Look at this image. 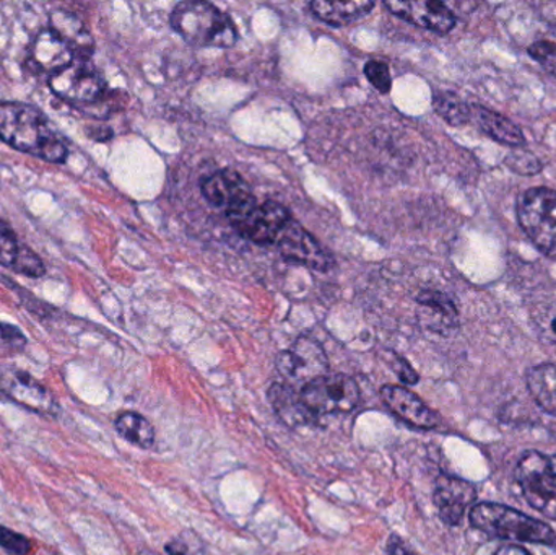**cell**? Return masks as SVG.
Listing matches in <instances>:
<instances>
[{
	"label": "cell",
	"instance_id": "obj_1",
	"mask_svg": "<svg viewBox=\"0 0 556 555\" xmlns=\"http://www.w3.org/2000/svg\"><path fill=\"white\" fill-rule=\"evenodd\" d=\"M0 140L49 163L67 160V143L48 116L31 104L0 100Z\"/></svg>",
	"mask_w": 556,
	"mask_h": 555
},
{
	"label": "cell",
	"instance_id": "obj_2",
	"mask_svg": "<svg viewBox=\"0 0 556 555\" xmlns=\"http://www.w3.org/2000/svg\"><path fill=\"white\" fill-rule=\"evenodd\" d=\"M469 521L476 530L496 540L556 547V533L547 524L506 505L486 502L473 505Z\"/></svg>",
	"mask_w": 556,
	"mask_h": 555
},
{
	"label": "cell",
	"instance_id": "obj_3",
	"mask_svg": "<svg viewBox=\"0 0 556 555\" xmlns=\"http://www.w3.org/2000/svg\"><path fill=\"white\" fill-rule=\"evenodd\" d=\"M172 26L186 41L202 48H230L238 31L227 13L208 2H181L172 13Z\"/></svg>",
	"mask_w": 556,
	"mask_h": 555
},
{
	"label": "cell",
	"instance_id": "obj_4",
	"mask_svg": "<svg viewBox=\"0 0 556 555\" xmlns=\"http://www.w3.org/2000/svg\"><path fill=\"white\" fill-rule=\"evenodd\" d=\"M515 476L528 504L556 521V455L532 450L519 459Z\"/></svg>",
	"mask_w": 556,
	"mask_h": 555
},
{
	"label": "cell",
	"instance_id": "obj_5",
	"mask_svg": "<svg viewBox=\"0 0 556 555\" xmlns=\"http://www.w3.org/2000/svg\"><path fill=\"white\" fill-rule=\"evenodd\" d=\"M518 220L529 240L556 260V191L532 188L518 201Z\"/></svg>",
	"mask_w": 556,
	"mask_h": 555
},
{
	"label": "cell",
	"instance_id": "obj_6",
	"mask_svg": "<svg viewBox=\"0 0 556 555\" xmlns=\"http://www.w3.org/2000/svg\"><path fill=\"white\" fill-rule=\"evenodd\" d=\"M52 93L75 106L103 100L106 84L90 59H75L71 65L49 77Z\"/></svg>",
	"mask_w": 556,
	"mask_h": 555
},
{
	"label": "cell",
	"instance_id": "obj_7",
	"mask_svg": "<svg viewBox=\"0 0 556 555\" xmlns=\"http://www.w3.org/2000/svg\"><path fill=\"white\" fill-rule=\"evenodd\" d=\"M301 400L316 416L350 413L358 404V384L346 375H323L301 390Z\"/></svg>",
	"mask_w": 556,
	"mask_h": 555
},
{
	"label": "cell",
	"instance_id": "obj_8",
	"mask_svg": "<svg viewBox=\"0 0 556 555\" xmlns=\"http://www.w3.org/2000/svg\"><path fill=\"white\" fill-rule=\"evenodd\" d=\"M202 194L214 207L227 212L231 225L250 214L257 202L248 182L231 169L212 173L201 181Z\"/></svg>",
	"mask_w": 556,
	"mask_h": 555
},
{
	"label": "cell",
	"instance_id": "obj_9",
	"mask_svg": "<svg viewBox=\"0 0 556 555\" xmlns=\"http://www.w3.org/2000/svg\"><path fill=\"white\" fill-rule=\"evenodd\" d=\"M0 393L39 416L55 417L61 413L54 394L31 375L18 368H5L0 371Z\"/></svg>",
	"mask_w": 556,
	"mask_h": 555
},
{
	"label": "cell",
	"instance_id": "obj_10",
	"mask_svg": "<svg viewBox=\"0 0 556 555\" xmlns=\"http://www.w3.org/2000/svg\"><path fill=\"white\" fill-rule=\"evenodd\" d=\"M329 362L319 342L311 338H300L290 351L281 352L277 357V368L291 388L296 384L306 387L309 381L326 375Z\"/></svg>",
	"mask_w": 556,
	"mask_h": 555
},
{
	"label": "cell",
	"instance_id": "obj_11",
	"mask_svg": "<svg viewBox=\"0 0 556 555\" xmlns=\"http://www.w3.org/2000/svg\"><path fill=\"white\" fill-rule=\"evenodd\" d=\"M290 222V214L283 205L267 201L257 204L250 214L233 224V227L254 243L270 244L277 243Z\"/></svg>",
	"mask_w": 556,
	"mask_h": 555
},
{
	"label": "cell",
	"instance_id": "obj_12",
	"mask_svg": "<svg viewBox=\"0 0 556 555\" xmlns=\"http://www.w3.org/2000/svg\"><path fill=\"white\" fill-rule=\"evenodd\" d=\"M277 244L281 256L291 263L316 270H329L332 267V256L296 222L291 220L287 225Z\"/></svg>",
	"mask_w": 556,
	"mask_h": 555
},
{
	"label": "cell",
	"instance_id": "obj_13",
	"mask_svg": "<svg viewBox=\"0 0 556 555\" xmlns=\"http://www.w3.org/2000/svg\"><path fill=\"white\" fill-rule=\"evenodd\" d=\"M433 501L441 520L450 527H457L467 508L477 501V489L472 482L443 475L438 478Z\"/></svg>",
	"mask_w": 556,
	"mask_h": 555
},
{
	"label": "cell",
	"instance_id": "obj_14",
	"mask_svg": "<svg viewBox=\"0 0 556 555\" xmlns=\"http://www.w3.org/2000/svg\"><path fill=\"white\" fill-rule=\"evenodd\" d=\"M381 398L392 414L415 429L431 430L440 426V414L407 388L386 384L381 388Z\"/></svg>",
	"mask_w": 556,
	"mask_h": 555
},
{
	"label": "cell",
	"instance_id": "obj_15",
	"mask_svg": "<svg viewBox=\"0 0 556 555\" xmlns=\"http://www.w3.org/2000/svg\"><path fill=\"white\" fill-rule=\"evenodd\" d=\"M386 7L391 10L399 18L405 22L414 23L420 28L430 29V31L450 33L456 25V16L441 2H399L391 0L386 2Z\"/></svg>",
	"mask_w": 556,
	"mask_h": 555
},
{
	"label": "cell",
	"instance_id": "obj_16",
	"mask_svg": "<svg viewBox=\"0 0 556 555\" xmlns=\"http://www.w3.org/2000/svg\"><path fill=\"white\" fill-rule=\"evenodd\" d=\"M0 266L28 277H42L46 266L38 254L20 241L13 228L0 218Z\"/></svg>",
	"mask_w": 556,
	"mask_h": 555
},
{
	"label": "cell",
	"instance_id": "obj_17",
	"mask_svg": "<svg viewBox=\"0 0 556 555\" xmlns=\"http://www.w3.org/2000/svg\"><path fill=\"white\" fill-rule=\"evenodd\" d=\"M75 59L78 58L71 46L49 28L42 29L36 36L29 49V62L33 67L41 74H48L49 77L71 65Z\"/></svg>",
	"mask_w": 556,
	"mask_h": 555
},
{
	"label": "cell",
	"instance_id": "obj_18",
	"mask_svg": "<svg viewBox=\"0 0 556 555\" xmlns=\"http://www.w3.org/2000/svg\"><path fill=\"white\" fill-rule=\"evenodd\" d=\"M49 29L59 38L64 39L78 59H90L93 54L94 41L80 16L67 10H54L49 16Z\"/></svg>",
	"mask_w": 556,
	"mask_h": 555
},
{
	"label": "cell",
	"instance_id": "obj_19",
	"mask_svg": "<svg viewBox=\"0 0 556 555\" xmlns=\"http://www.w3.org/2000/svg\"><path fill=\"white\" fill-rule=\"evenodd\" d=\"M269 400L274 409L285 424L290 427L311 426L316 424L319 416L313 413L301 400V394L287 383H276L270 387Z\"/></svg>",
	"mask_w": 556,
	"mask_h": 555
},
{
	"label": "cell",
	"instance_id": "obj_20",
	"mask_svg": "<svg viewBox=\"0 0 556 555\" xmlns=\"http://www.w3.org/2000/svg\"><path fill=\"white\" fill-rule=\"evenodd\" d=\"M472 121L479 124L480 129L503 146L519 147L526 142L522 130L508 117L485 106H472Z\"/></svg>",
	"mask_w": 556,
	"mask_h": 555
},
{
	"label": "cell",
	"instance_id": "obj_21",
	"mask_svg": "<svg viewBox=\"0 0 556 555\" xmlns=\"http://www.w3.org/2000/svg\"><path fill=\"white\" fill-rule=\"evenodd\" d=\"M529 393L545 413L556 417V365L541 364L526 375Z\"/></svg>",
	"mask_w": 556,
	"mask_h": 555
},
{
	"label": "cell",
	"instance_id": "obj_22",
	"mask_svg": "<svg viewBox=\"0 0 556 555\" xmlns=\"http://www.w3.org/2000/svg\"><path fill=\"white\" fill-rule=\"evenodd\" d=\"M417 303L424 310L431 328L437 331L456 328L459 315H457L456 305L450 297L434 292V290H425L417 297Z\"/></svg>",
	"mask_w": 556,
	"mask_h": 555
},
{
	"label": "cell",
	"instance_id": "obj_23",
	"mask_svg": "<svg viewBox=\"0 0 556 555\" xmlns=\"http://www.w3.org/2000/svg\"><path fill=\"white\" fill-rule=\"evenodd\" d=\"M311 10L317 18L330 25H346L362 18L366 13L375 9L372 2H324V0H314L309 3Z\"/></svg>",
	"mask_w": 556,
	"mask_h": 555
},
{
	"label": "cell",
	"instance_id": "obj_24",
	"mask_svg": "<svg viewBox=\"0 0 556 555\" xmlns=\"http://www.w3.org/2000/svg\"><path fill=\"white\" fill-rule=\"evenodd\" d=\"M117 433L127 442L134 443V445L140 446V449L149 450L152 449L155 443V429L152 424L136 413H123L117 416L116 422H114Z\"/></svg>",
	"mask_w": 556,
	"mask_h": 555
},
{
	"label": "cell",
	"instance_id": "obj_25",
	"mask_svg": "<svg viewBox=\"0 0 556 555\" xmlns=\"http://www.w3.org/2000/svg\"><path fill=\"white\" fill-rule=\"evenodd\" d=\"M434 111L453 126H464L472 121V106L453 91H440L433 98Z\"/></svg>",
	"mask_w": 556,
	"mask_h": 555
},
{
	"label": "cell",
	"instance_id": "obj_26",
	"mask_svg": "<svg viewBox=\"0 0 556 555\" xmlns=\"http://www.w3.org/2000/svg\"><path fill=\"white\" fill-rule=\"evenodd\" d=\"M529 55L556 78V28H552L544 38L532 42Z\"/></svg>",
	"mask_w": 556,
	"mask_h": 555
},
{
	"label": "cell",
	"instance_id": "obj_27",
	"mask_svg": "<svg viewBox=\"0 0 556 555\" xmlns=\"http://www.w3.org/2000/svg\"><path fill=\"white\" fill-rule=\"evenodd\" d=\"M26 338L16 326L0 323V355L9 357V355L20 354L25 351Z\"/></svg>",
	"mask_w": 556,
	"mask_h": 555
},
{
	"label": "cell",
	"instance_id": "obj_28",
	"mask_svg": "<svg viewBox=\"0 0 556 555\" xmlns=\"http://www.w3.org/2000/svg\"><path fill=\"white\" fill-rule=\"evenodd\" d=\"M365 75L371 81L372 87L378 88L381 93H388L392 87L391 72H389L388 64L382 61L366 62Z\"/></svg>",
	"mask_w": 556,
	"mask_h": 555
},
{
	"label": "cell",
	"instance_id": "obj_29",
	"mask_svg": "<svg viewBox=\"0 0 556 555\" xmlns=\"http://www.w3.org/2000/svg\"><path fill=\"white\" fill-rule=\"evenodd\" d=\"M0 547L12 555H28L31 543L28 538L0 525Z\"/></svg>",
	"mask_w": 556,
	"mask_h": 555
},
{
	"label": "cell",
	"instance_id": "obj_30",
	"mask_svg": "<svg viewBox=\"0 0 556 555\" xmlns=\"http://www.w3.org/2000/svg\"><path fill=\"white\" fill-rule=\"evenodd\" d=\"M389 367L394 370V374L397 375L402 383L417 384L418 380H420V377H418L417 371L412 368V365L408 364L405 358L399 357V355H391V358H389Z\"/></svg>",
	"mask_w": 556,
	"mask_h": 555
},
{
	"label": "cell",
	"instance_id": "obj_31",
	"mask_svg": "<svg viewBox=\"0 0 556 555\" xmlns=\"http://www.w3.org/2000/svg\"><path fill=\"white\" fill-rule=\"evenodd\" d=\"M508 165L511 166L515 172L522 173V175H531V173H538L541 169V163L535 159L534 155L529 153H518V155H511L508 160Z\"/></svg>",
	"mask_w": 556,
	"mask_h": 555
},
{
	"label": "cell",
	"instance_id": "obj_32",
	"mask_svg": "<svg viewBox=\"0 0 556 555\" xmlns=\"http://www.w3.org/2000/svg\"><path fill=\"white\" fill-rule=\"evenodd\" d=\"M388 553L389 555H417L414 551L408 550L397 537H391V540H389Z\"/></svg>",
	"mask_w": 556,
	"mask_h": 555
},
{
	"label": "cell",
	"instance_id": "obj_33",
	"mask_svg": "<svg viewBox=\"0 0 556 555\" xmlns=\"http://www.w3.org/2000/svg\"><path fill=\"white\" fill-rule=\"evenodd\" d=\"M165 550L169 555H189L188 544L182 543V541L179 540L169 541V543L166 544Z\"/></svg>",
	"mask_w": 556,
	"mask_h": 555
},
{
	"label": "cell",
	"instance_id": "obj_34",
	"mask_svg": "<svg viewBox=\"0 0 556 555\" xmlns=\"http://www.w3.org/2000/svg\"><path fill=\"white\" fill-rule=\"evenodd\" d=\"M495 555H531L525 547L516 546V544H506V546L500 547Z\"/></svg>",
	"mask_w": 556,
	"mask_h": 555
},
{
	"label": "cell",
	"instance_id": "obj_35",
	"mask_svg": "<svg viewBox=\"0 0 556 555\" xmlns=\"http://www.w3.org/2000/svg\"><path fill=\"white\" fill-rule=\"evenodd\" d=\"M551 331L554 332V336L556 338V313L554 315V318H552V321H551Z\"/></svg>",
	"mask_w": 556,
	"mask_h": 555
},
{
	"label": "cell",
	"instance_id": "obj_36",
	"mask_svg": "<svg viewBox=\"0 0 556 555\" xmlns=\"http://www.w3.org/2000/svg\"><path fill=\"white\" fill-rule=\"evenodd\" d=\"M139 555H159V554L152 553V551H142V553H140Z\"/></svg>",
	"mask_w": 556,
	"mask_h": 555
}]
</instances>
